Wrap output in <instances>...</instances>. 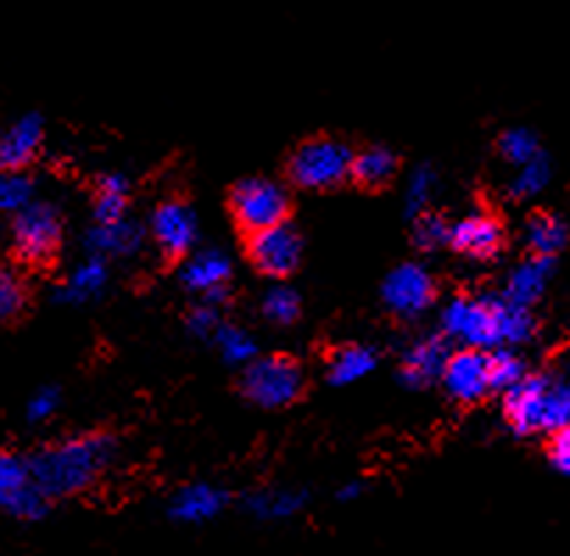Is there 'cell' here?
<instances>
[{"label":"cell","mask_w":570,"mask_h":556,"mask_svg":"<svg viewBox=\"0 0 570 556\" xmlns=\"http://www.w3.org/2000/svg\"><path fill=\"white\" fill-rule=\"evenodd\" d=\"M537 319L531 308L514 305L503 294H459L442 308V335L473 350L520 347L534 335Z\"/></svg>","instance_id":"cell-1"},{"label":"cell","mask_w":570,"mask_h":556,"mask_svg":"<svg viewBox=\"0 0 570 556\" xmlns=\"http://www.w3.org/2000/svg\"><path fill=\"white\" fill-rule=\"evenodd\" d=\"M115 437L101 431L79 433V437L62 439L48 445L40 453L31 456V472L42 492L51 500L81 495L98 484V478L109 470L115 461Z\"/></svg>","instance_id":"cell-2"},{"label":"cell","mask_w":570,"mask_h":556,"mask_svg":"<svg viewBox=\"0 0 570 556\" xmlns=\"http://www.w3.org/2000/svg\"><path fill=\"white\" fill-rule=\"evenodd\" d=\"M503 414L518 437L553 433L570 426V358L557 375H529L503 394Z\"/></svg>","instance_id":"cell-3"},{"label":"cell","mask_w":570,"mask_h":556,"mask_svg":"<svg viewBox=\"0 0 570 556\" xmlns=\"http://www.w3.org/2000/svg\"><path fill=\"white\" fill-rule=\"evenodd\" d=\"M355 152L336 137H311L288 157V179L303 191H333L353 176Z\"/></svg>","instance_id":"cell-4"},{"label":"cell","mask_w":570,"mask_h":556,"mask_svg":"<svg viewBox=\"0 0 570 556\" xmlns=\"http://www.w3.org/2000/svg\"><path fill=\"white\" fill-rule=\"evenodd\" d=\"M240 392L261 409H285L303 398L305 372L288 355H257L249 367H244Z\"/></svg>","instance_id":"cell-5"},{"label":"cell","mask_w":570,"mask_h":556,"mask_svg":"<svg viewBox=\"0 0 570 556\" xmlns=\"http://www.w3.org/2000/svg\"><path fill=\"white\" fill-rule=\"evenodd\" d=\"M229 213H233L235 224L249 235L257 233V230L277 227V224L288 222L292 196L277 179L249 176V179H240L229 191Z\"/></svg>","instance_id":"cell-6"},{"label":"cell","mask_w":570,"mask_h":556,"mask_svg":"<svg viewBox=\"0 0 570 556\" xmlns=\"http://www.w3.org/2000/svg\"><path fill=\"white\" fill-rule=\"evenodd\" d=\"M62 213L51 202H31L14 216L12 222V244L20 261L51 263L62 246Z\"/></svg>","instance_id":"cell-7"},{"label":"cell","mask_w":570,"mask_h":556,"mask_svg":"<svg viewBox=\"0 0 570 556\" xmlns=\"http://www.w3.org/2000/svg\"><path fill=\"white\" fill-rule=\"evenodd\" d=\"M51 498L37 487L31 461L12 450H0V511L18 520H40L48 515Z\"/></svg>","instance_id":"cell-8"},{"label":"cell","mask_w":570,"mask_h":556,"mask_svg":"<svg viewBox=\"0 0 570 556\" xmlns=\"http://www.w3.org/2000/svg\"><path fill=\"white\" fill-rule=\"evenodd\" d=\"M246 257H249L252 269L261 272L263 277H292L303 263V235L288 222L257 230L246 238Z\"/></svg>","instance_id":"cell-9"},{"label":"cell","mask_w":570,"mask_h":556,"mask_svg":"<svg viewBox=\"0 0 570 556\" xmlns=\"http://www.w3.org/2000/svg\"><path fill=\"white\" fill-rule=\"evenodd\" d=\"M381 300L392 316L420 319L436 300V283L425 266L420 263H403L394 266L381 283Z\"/></svg>","instance_id":"cell-10"},{"label":"cell","mask_w":570,"mask_h":556,"mask_svg":"<svg viewBox=\"0 0 570 556\" xmlns=\"http://www.w3.org/2000/svg\"><path fill=\"white\" fill-rule=\"evenodd\" d=\"M151 238L168 261H183L199 241V218L183 199H166L151 213Z\"/></svg>","instance_id":"cell-11"},{"label":"cell","mask_w":570,"mask_h":556,"mask_svg":"<svg viewBox=\"0 0 570 556\" xmlns=\"http://www.w3.org/2000/svg\"><path fill=\"white\" fill-rule=\"evenodd\" d=\"M442 387H445L448 398L456 403L468 406L484 400L492 392L487 350L462 347V350L451 352L445 372H442Z\"/></svg>","instance_id":"cell-12"},{"label":"cell","mask_w":570,"mask_h":556,"mask_svg":"<svg viewBox=\"0 0 570 556\" xmlns=\"http://www.w3.org/2000/svg\"><path fill=\"white\" fill-rule=\"evenodd\" d=\"M185 289L199 296L202 302L222 305L227 300L229 280H233V261L222 250H199L190 252L179 272Z\"/></svg>","instance_id":"cell-13"},{"label":"cell","mask_w":570,"mask_h":556,"mask_svg":"<svg viewBox=\"0 0 570 556\" xmlns=\"http://www.w3.org/2000/svg\"><path fill=\"white\" fill-rule=\"evenodd\" d=\"M451 358L445 335H422L405 347L400 358V383L409 389H428L431 383L442 381V372Z\"/></svg>","instance_id":"cell-14"},{"label":"cell","mask_w":570,"mask_h":556,"mask_svg":"<svg viewBox=\"0 0 570 556\" xmlns=\"http://www.w3.org/2000/svg\"><path fill=\"white\" fill-rule=\"evenodd\" d=\"M503 224L492 213H470L451 227V250L470 261H492L503 250Z\"/></svg>","instance_id":"cell-15"},{"label":"cell","mask_w":570,"mask_h":556,"mask_svg":"<svg viewBox=\"0 0 570 556\" xmlns=\"http://www.w3.org/2000/svg\"><path fill=\"white\" fill-rule=\"evenodd\" d=\"M227 506H229L227 489L216 487V484L196 481L174 492L171 504H168V515H171V520L183 523V526H205V523L216 520L218 515H224Z\"/></svg>","instance_id":"cell-16"},{"label":"cell","mask_w":570,"mask_h":556,"mask_svg":"<svg viewBox=\"0 0 570 556\" xmlns=\"http://www.w3.org/2000/svg\"><path fill=\"white\" fill-rule=\"evenodd\" d=\"M46 140V124L37 113L20 115L0 129V168L26 170L40 154Z\"/></svg>","instance_id":"cell-17"},{"label":"cell","mask_w":570,"mask_h":556,"mask_svg":"<svg viewBox=\"0 0 570 556\" xmlns=\"http://www.w3.org/2000/svg\"><path fill=\"white\" fill-rule=\"evenodd\" d=\"M142 241H146V230L126 216L120 222H92L90 233H87V250H90V255L112 261V257L137 255L142 250Z\"/></svg>","instance_id":"cell-18"},{"label":"cell","mask_w":570,"mask_h":556,"mask_svg":"<svg viewBox=\"0 0 570 556\" xmlns=\"http://www.w3.org/2000/svg\"><path fill=\"white\" fill-rule=\"evenodd\" d=\"M551 277H553V257L529 255L525 261H520L518 266L509 272L501 294L507 296L509 302H514V305L534 308L537 302L542 300V294H546Z\"/></svg>","instance_id":"cell-19"},{"label":"cell","mask_w":570,"mask_h":556,"mask_svg":"<svg viewBox=\"0 0 570 556\" xmlns=\"http://www.w3.org/2000/svg\"><path fill=\"white\" fill-rule=\"evenodd\" d=\"M109 283V266L104 257L90 255L87 261H81L68 277L59 283L57 289V300L62 305H87L96 296L104 294Z\"/></svg>","instance_id":"cell-20"},{"label":"cell","mask_w":570,"mask_h":556,"mask_svg":"<svg viewBox=\"0 0 570 556\" xmlns=\"http://www.w3.org/2000/svg\"><path fill=\"white\" fill-rule=\"evenodd\" d=\"M308 504V495L303 489L292 487H263L255 489L252 495H246L244 506L255 520L263 523H279V520H292Z\"/></svg>","instance_id":"cell-21"},{"label":"cell","mask_w":570,"mask_h":556,"mask_svg":"<svg viewBox=\"0 0 570 556\" xmlns=\"http://www.w3.org/2000/svg\"><path fill=\"white\" fill-rule=\"evenodd\" d=\"M377 369V352L366 344H347L338 347L331 358H327V383L333 387H353L370 378Z\"/></svg>","instance_id":"cell-22"},{"label":"cell","mask_w":570,"mask_h":556,"mask_svg":"<svg viewBox=\"0 0 570 556\" xmlns=\"http://www.w3.org/2000/svg\"><path fill=\"white\" fill-rule=\"evenodd\" d=\"M523 238L531 255L557 257L559 252L568 246L570 227L564 218L553 216V213H534V216L525 222Z\"/></svg>","instance_id":"cell-23"},{"label":"cell","mask_w":570,"mask_h":556,"mask_svg":"<svg viewBox=\"0 0 570 556\" xmlns=\"http://www.w3.org/2000/svg\"><path fill=\"white\" fill-rule=\"evenodd\" d=\"M400 168L397 154L389 152L386 146H370L364 152L355 154L353 159V179L355 185L366 191H377L386 188L389 182L394 179Z\"/></svg>","instance_id":"cell-24"},{"label":"cell","mask_w":570,"mask_h":556,"mask_svg":"<svg viewBox=\"0 0 570 556\" xmlns=\"http://www.w3.org/2000/svg\"><path fill=\"white\" fill-rule=\"evenodd\" d=\"M129 179L124 174H104L98 179L96 202H92V222L107 224L126 218L129 211Z\"/></svg>","instance_id":"cell-25"},{"label":"cell","mask_w":570,"mask_h":556,"mask_svg":"<svg viewBox=\"0 0 570 556\" xmlns=\"http://www.w3.org/2000/svg\"><path fill=\"white\" fill-rule=\"evenodd\" d=\"M436 185H440V176H436L434 165H416L411 170V176L405 179L403 188V213L409 222H414L416 216L428 213L431 199L436 194Z\"/></svg>","instance_id":"cell-26"},{"label":"cell","mask_w":570,"mask_h":556,"mask_svg":"<svg viewBox=\"0 0 570 556\" xmlns=\"http://www.w3.org/2000/svg\"><path fill=\"white\" fill-rule=\"evenodd\" d=\"M213 344L218 347V355L227 363H233V367H249L257 358L255 335L246 328H238V324L224 322L218 333L213 335Z\"/></svg>","instance_id":"cell-27"},{"label":"cell","mask_w":570,"mask_h":556,"mask_svg":"<svg viewBox=\"0 0 570 556\" xmlns=\"http://www.w3.org/2000/svg\"><path fill=\"white\" fill-rule=\"evenodd\" d=\"M490 355V381L492 392H503L518 387L525 375H529V367H525L523 355H520L514 347H495V350L487 352Z\"/></svg>","instance_id":"cell-28"},{"label":"cell","mask_w":570,"mask_h":556,"mask_svg":"<svg viewBox=\"0 0 570 556\" xmlns=\"http://www.w3.org/2000/svg\"><path fill=\"white\" fill-rule=\"evenodd\" d=\"M261 313L277 328H288L299 319L303 313V300H299L297 291L292 285H274L263 294L261 300Z\"/></svg>","instance_id":"cell-29"},{"label":"cell","mask_w":570,"mask_h":556,"mask_svg":"<svg viewBox=\"0 0 570 556\" xmlns=\"http://www.w3.org/2000/svg\"><path fill=\"white\" fill-rule=\"evenodd\" d=\"M495 148L498 154H501L503 163L512 165V168H520V165L531 163V159H537L542 154L540 137L531 129H523V126L503 131V135L498 137Z\"/></svg>","instance_id":"cell-30"},{"label":"cell","mask_w":570,"mask_h":556,"mask_svg":"<svg viewBox=\"0 0 570 556\" xmlns=\"http://www.w3.org/2000/svg\"><path fill=\"white\" fill-rule=\"evenodd\" d=\"M35 202V182L23 170L0 168V216H18Z\"/></svg>","instance_id":"cell-31"},{"label":"cell","mask_w":570,"mask_h":556,"mask_svg":"<svg viewBox=\"0 0 570 556\" xmlns=\"http://www.w3.org/2000/svg\"><path fill=\"white\" fill-rule=\"evenodd\" d=\"M551 182V163H548L546 154H540L531 163L514 168L512 182H509V196L514 199H531V196L542 194Z\"/></svg>","instance_id":"cell-32"},{"label":"cell","mask_w":570,"mask_h":556,"mask_svg":"<svg viewBox=\"0 0 570 556\" xmlns=\"http://www.w3.org/2000/svg\"><path fill=\"white\" fill-rule=\"evenodd\" d=\"M451 222L440 216V213H422L411 222V238L414 246L422 252H436L442 246H451Z\"/></svg>","instance_id":"cell-33"},{"label":"cell","mask_w":570,"mask_h":556,"mask_svg":"<svg viewBox=\"0 0 570 556\" xmlns=\"http://www.w3.org/2000/svg\"><path fill=\"white\" fill-rule=\"evenodd\" d=\"M29 305V291L14 269L0 266V319H18Z\"/></svg>","instance_id":"cell-34"},{"label":"cell","mask_w":570,"mask_h":556,"mask_svg":"<svg viewBox=\"0 0 570 556\" xmlns=\"http://www.w3.org/2000/svg\"><path fill=\"white\" fill-rule=\"evenodd\" d=\"M224 324L222 311L213 302H199V305L190 308L188 319H185V328H188L190 335L202 341H213V335L218 333V328Z\"/></svg>","instance_id":"cell-35"},{"label":"cell","mask_w":570,"mask_h":556,"mask_svg":"<svg viewBox=\"0 0 570 556\" xmlns=\"http://www.w3.org/2000/svg\"><path fill=\"white\" fill-rule=\"evenodd\" d=\"M546 453H548V461H551L553 470H557L559 476L570 478V426L548 433Z\"/></svg>","instance_id":"cell-36"},{"label":"cell","mask_w":570,"mask_h":556,"mask_svg":"<svg viewBox=\"0 0 570 556\" xmlns=\"http://www.w3.org/2000/svg\"><path fill=\"white\" fill-rule=\"evenodd\" d=\"M59 409V389L53 387H42L31 394V400L26 403V417L29 422H46L57 414Z\"/></svg>","instance_id":"cell-37"},{"label":"cell","mask_w":570,"mask_h":556,"mask_svg":"<svg viewBox=\"0 0 570 556\" xmlns=\"http://www.w3.org/2000/svg\"><path fill=\"white\" fill-rule=\"evenodd\" d=\"M361 498V484L358 481H350L344 487H338L336 500L338 504H350V500H358Z\"/></svg>","instance_id":"cell-38"}]
</instances>
